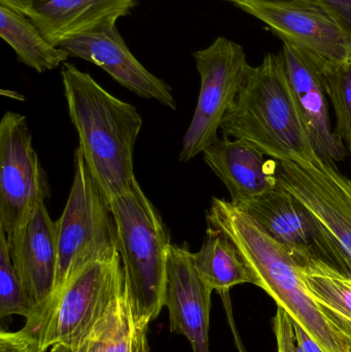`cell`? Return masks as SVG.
Returning <instances> with one entry per match:
<instances>
[{"label":"cell","instance_id":"obj_14","mask_svg":"<svg viewBox=\"0 0 351 352\" xmlns=\"http://www.w3.org/2000/svg\"><path fill=\"white\" fill-rule=\"evenodd\" d=\"M187 244H172L167 265L164 306L168 308L171 332L183 335L193 352H210L212 289L194 266Z\"/></svg>","mask_w":351,"mask_h":352},{"label":"cell","instance_id":"obj_26","mask_svg":"<svg viewBox=\"0 0 351 352\" xmlns=\"http://www.w3.org/2000/svg\"><path fill=\"white\" fill-rule=\"evenodd\" d=\"M351 41V0H315Z\"/></svg>","mask_w":351,"mask_h":352},{"label":"cell","instance_id":"obj_24","mask_svg":"<svg viewBox=\"0 0 351 352\" xmlns=\"http://www.w3.org/2000/svg\"><path fill=\"white\" fill-rule=\"evenodd\" d=\"M273 331L278 352H325L309 333L286 311L278 306Z\"/></svg>","mask_w":351,"mask_h":352},{"label":"cell","instance_id":"obj_28","mask_svg":"<svg viewBox=\"0 0 351 352\" xmlns=\"http://www.w3.org/2000/svg\"><path fill=\"white\" fill-rule=\"evenodd\" d=\"M226 1L232 2L235 6H236L237 4L247 1H264L275 2V3L302 4V6H319L315 0H226Z\"/></svg>","mask_w":351,"mask_h":352},{"label":"cell","instance_id":"obj_18","mask_svg":"<svg viewBox=\"0 0 351 352\" xmlns=\"http://www.w3.org/2000/svg\"><path fill=\"white\" fill-rule=\"evenodd\" d=\"M140 331L126 280L119 295L88 332L76 340L54 345L49 352H136Z\"/></svg>","mask_w":351,"mask_h":352},{"label":"cell","instance_id":"obj_4","mask_svg":"<svg viewBox=\"0 0 351 352\" xmlns=\"http://www.w3.org/2000/svg\"><path fill=\"white\" fill-rule=\"evenodd\" d=\"M109 205L136 327L148 330L164 307L170 235L137 180L131 190L109 200Z\"/></svg>","mask_w":351,"mask_h":352},{"label":"cell","instance_id":"obj_17","mask_svg":"<svg viewBox=\"0 0 351 352\" xmlns=\"http://www.w3.org/2000/svg\"><path fill=\"white\" fill-rule=\"evenodd\" d=\"M204 161L226 186L231 202L241 205L278 186L276 164L251 142L218 138L203 152Z\"/></svg>","mask_w":351,"mask_h":352},{"label":"cell","instance_id":"obj_5","mask_svg":"<svg viewBox=\"0 0 351 352\" xmlns=\"http://www.w3.org/2000/svg\"><path fill=\"white\" fill-rule=\"evenodd\" d=\"M74 168L67 202L56 221L58 271L49 300L89 265L119 254L117 226L109 199L95 182L78 148Z\"/></svg>","mask_w":351,"mask_h":352},{"label":"cell","instance_id":"obj_12","mask_svg":"<svg viewBox=\"0 0 351 352\" xmlns=\"http://www.w3.org/2000/svg\"><path fill=\"white\" fill-rule=\"evenodd\" d=\"M237 8L263 22L282 43L323 58L341 62L351 56V41L319 6L247 1Z\"/></svg>","mask_w":351,"mask_h":352},{"label":"cell","instance_id":"obj_1","mask_svg":"<svg viewBox=\"0 0 351 352\" xmlns=\"http://www.w3.org/2000/svg\"><path fill=\"white\" fill-rule=\"evenodd\" d=\"M208 226L224 232L257 277L258 287L286 309L325 352H351V324L310 295L290 252L249 213L231 201L212 198Z\"/></svg>","mask_w":351,"mask_h":352},{"label":"cell","instance_id":"obj_22","mask_svg":"<svg viewBox=\"0 0 351 352\" xmlns=\"http://www.w3.org/2000/svg\"><path fill=\"white\" fill-rule=\"evenodd\" d=\"M336 116L335 131L351 157V56L341 62L317 57Z\"/></svg>","mask_w":351,"mask_h":352},{"label":"cell","instance_id":"obj_23","mask_svg":"<svg viewBox=\"0 0 351 352\" xmlns=\"http://www.w3.org/2000/svg\"><path fill=\"white\" fill-rule=\"evenodd\" d=\"M12 314L28 320L33 310L12 265L5 232L0 227V318Z\"/></svg>","mask_w":351,"mask_h":352},{"label":"cell","instance_id":"obj_7","mask_svg":"<svg viewBox=\"0 0 351 352\" xmlns=\"http://www.w3.org/2000/svg\"><path fill=\"white\" fill-rule=\"evenodd\" d=\"M201 80L193 119L179 153L181 162H189L214 142L227 111L236 99L251 65L245 49L220 36L205 49L193 53Z\"/></svg>","mask_w":351,"mask_h":352},{"label":"cell","instance_id":"obj_10","mask_svg":"<svg viewBox=\"0 0 351 352\" xmlns=\"http://www.w3.org/2000/svg\"><path fill=\"white\" fill-rule=\"evenodd\" d=\"M280 186L301 201L329 232L346 256L351 277V180L336 164L276 162Z\"/></svg>","mask_w":351,"mask_h":352},{"label":"cell","instance_id":"obj_6","mask_svg":"<svg viewBox=\"0 0 351 352\" xmlns=\"http://www.w3.org/2000/svg\"><path fill=\"white\" fill-rule=\"evenodd\" d=\"M125 285L120 252L97 261L74 276L23 329L38 339L43 352L76 340L96 324Z\"/></svg>","mask_w":351,"mask_h":352},{"label":"cell","instance_id":"obj_19","mask_svg":"<svg viewBox=\"0 0 351 352\" xmlns=\"http://www.w3.org/2000/svg\"><path fill=\"white\" fill-rule=\"evenodd\" d=\"M192 256L200 278L212 291L220 294L235 285H259L236 246L220 229L208 226L201 248Z\"/></svg>","mask_w":351,"mask_h":352},{"label":"cell","instance_id":"obj_11","mask_svg":"<svg viewBox=\"0 0 351 352\" xmlns=\"http://www.w3.org/2000/svg\"><path fill=\"white\" fill-rule=\"evenodd\" d=\"M10 258L33 314H41L55 289L58 271L57 225L41 201L27 219L6 235Z\"/></svg>","mask_w":351,"mask_h":352},{"label":"cell","instance_id":"obj_3","mask_svg":"<svg viewBox=\"0 0 351 352\" xmlns=\"http://www.w3.org/2000/svg\"><path fill=\"white\" fill-rule=\"evenodd\" d=\"M224 135L251 142L276 162L311 163L319 158L288 84L282 53H269L251 66L227 111Z\"/></svg>","mask_w":351,"mask_h":352},{"label":"cell","instance_id":"obj_16","mask_svg":"<svg viewBox=\"0 0 351 352\" xmlns=\"http://www.w3.org/2000/svg\"><path fill=\"white\" fill-rule=\"evenodd\" d=\"M138 0H35L23 14L56 47L82 35L115 25Z\"/></svg>","mask_w":351,"mask_h":352},{"label":"cell","instance_id":"obj_13","mask_svg":"<svg viewBox=\"0 0 351 352\" xmlns=\"http://www.w3.org/2000/svg\"><path fill=\"white\" fill-rule=\"evenodd\" d=\"M280 53L288 84L317 156L333 164L346 160L348 152L332 128L330 99L317 56L286 43Z\"/></svg>","mask_w":351,"mask_h":352},{"label":"cell","instance_id":"obj_2","mask_svg":"<svg viewBox=\"0 0 351 352\" xmlns=\"http://www.w3.org/2000/svg\"><path fill=\"white\" fill-rule=\"evenodd\" d=\"M61 76L68 113L80 140L78 148L87 166L109 201L125 194L136 182L134 148L141 116L73 64L65 62Z\"/></svg>","mask_w":351,"mask_h":352},{"label":"cell","instance_id":"obj_20","mask_svg":"<svg viewBox=\"0 0 351 352\" xmlns=\"http://www.w3.org/2000/svg\"><path fill=\"white\" fill-rule=\"evenodd\" d=\"M0 36L22 63L38 74L63 65L70 57L66 50L52 45L29 16L1 3Z\"/></svg>","mask_w":351,"mask_h":352},{"label":"cell","instance_id":"obj_9","mask_svg":"<svg viewBox=\"0 0 351 352\" xmlns=\"http://www.w3.org/2000/svg\"><path fill=\"white\" fill-rule=\"evenodd\" d=\"M237 206L282 244L294 260L323 261L350 276L348 261L337 242L315 215L280 184L267 194Z\"/></svg>","mask_w":351,"mask_h":352},{"label":"cell","instance_id":"obj_8","mask_svg":"<svg viewBox=\"0 0 351 352\" xmlns=\"http://www.w3.org/2000/svg\"><path fill=\"white\" fill-rule=\"evenodd\" d=\"M49 198V182L26 117L8 111L0 122V227L10 235Z\"/></svg>","mask_w":351,"mask_h":352},{"label":"cell","instance_id":"obj_29","mask_svg":"<svg viewBox=\"0 0 351 352\" xmlns=\"http://www.w3.org/2000/svg\"><path fill=\"white\" fill-rule=\"evenodd\" d=\"M35 0H0V3L10 6L14 10L22 12L25 8H28Z\"/></svg>","mask_w":351,"mask_h":352},{"label":"cell","instance_id":"obj_15","mask_svg":"<svg viewBox=\"0 0 351 352\" xmlns=\"http://www.w3.org/2000/svg\"><path fill=\"white\" fill-rule=\"evenodd\" d=\"M60 47L72 57L102 68L115 82L138 96L155 99L164 107L177 109L172 89L134 57L115 25L70 39Z\"/></svg>","mask_w":351,"mask_h":352},{"label":"cell","instance_id":"obj_25","mask_svg":"<svg viewBox=\"0 0 351 352\" xmlns=\"http://www.w3.org/2000/svg\"><path fill=\"white\" fill-rule=\"evenodd\" d=\"M0 352H43L41 342L25 329L8 332L2 329L0 333Z\"/></svg>","mask_w":351,"mask_h":352},{"label":"cell","instance_id":"obj_27","mask_svg":"<svg viewBox=\"0 0 351 352\" xmlns=\"http://www.w3.org/2000/svg\"><path fill=\"white\" fill-rule=\"evenodd\" d=\"M222 297L223 302H224L225 308H226L227 316H228L229 324H230L231 329H232L233 336H234L235 345H236L237 349L239 352H247L245 349V345H243L242 340H241L240 336H239L238 332H237L236 326H235L234 318L232 314V306H231L230 296H229V292H224V293L220 294Z\"/></svg>","mask_w":351,"mask_h":352},{"label":"cell","instance_id":"obj_21","mask_svg":"<svg viewBox=\"0 0 351 352\" xmlns=\"http://www.w3.org/2000/svg\"><path fill=\"white\" fill-rule=\"evenodd\" d=\"M295 261L315 301L351 324V277L323 261L310 258Z\"/></svg>","mask_w":351,"mask_h":352},{"label":"cell","instance_id":"obj_30","mask_svg":"<svg viewBox=\"0 0 351 352\" xmlns=\"http://www.w3.org/2000/svg\"><path fill=\"white\" fill-rule=\"evenodd\" d=\"M148 330H141L138 336L137 349L136 352H150V346H148Z\"/></svg>","mask_w":351,"mask_h":352}]
</instances>
